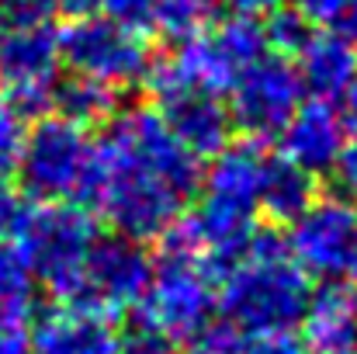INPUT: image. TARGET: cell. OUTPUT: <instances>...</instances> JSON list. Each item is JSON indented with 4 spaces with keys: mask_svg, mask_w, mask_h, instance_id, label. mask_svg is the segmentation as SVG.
Segmentation results:
<instances>
[{
    "mask_svg": "<svg viewBox=\"0 0 357 354\" xmlns=\"http://www.w3.org/2000/svg\"><path fill=\"white\" fill-rule=\"evenodd\" d=\"M309 35H312V28L295 14V10H284V7H278L274 14H267V21H264V38H267V49H274V56H298V49L309 42Z\"/></svg>",
    "mask_w": 357,
    "mask_h": 354,
    "instance_id": "cell-22",
    "label": "cell"
},
{
    "mask_svg": "<svg viewBox=\"0 0 357 354\" xmlns=\"http://www.w3.org/2000/svg\"><path fill=\"white\" fill-rule=\"evenodd\" d=\"M347 146V121L330 101H302L288 125L281 128V156L302 167L305 174L333 170L337 156Z\"/></svg>",
    "mask_w": 357,
    "mask_h": 354,
    "instance_id": "cell-14",
    "label": "cell"
},
{
    "mask_svg": "<svg viewBox=\"0 0 357 354\" xmlns=\"http://www.w3.org/2000/svg\"><path fill=\"white\" fill-rule=\"evenodd\" d=\"M246 334L239 330L233 320H208L191 341H188V354H246Z\"/></svg>",
    "mask_w": 357,
    "mask_h": 354,
    "instance_id": "cell-23",
    "label": "cell"
},
{
    "mask_svg": "<svg viewBox=\"0 0 357 354\" xmlns=\"http://www.w3.org/2000/svg\"><path fill=\"white\" fill-rule=\"evenodd\" d=\"M333 174H337L340 188H344L351 198H357V132H354V139H347L344 153L337 156V163H333Z\"/></svg>",
    "mask_w": 357,
    "mask_h": 354,
    "instance_id": "cell-28",
    "label": "cell"
},
{
    "mask_svg": "<svg viewBox=\"0 0 357 354\" xmlns=\"http://www.w3.org/2000/svg\"><path fill=\"white\" fill-rule=\"evenodd\" d=\"M298 80L316 101H344L357 87V49L347 35L337 31H312L309 42L298 49Z\"/></svg>",
    "mask_w": 357,
    "mask_h": 354,
    "instance_id": "cell-17",
    "label": "cell"
},
{
    "mask_svg": "<svg viewBox=\"0 0 357 354\" xmlns=\"http://www.w3.org/2000/svg\"><path fill=\"white\" fill-rule=\"evenodd\" d=\"M344 28H347V35H354L357 38V0H351V7H347V14H344V21H340Z\"/></svg>",
    "mask_w": 357,
    "mask_h": 354,
    "instance_id": "cell-34",
    "label": "cell"
},
{
    "mask_svg": "<svg viewBox=\"0 0 357 354\" xmlns=\"http://www.w3.org/2000/svg\"><path fill=\"white\" fill-rule=\"evenodd\" d=\"M59 56L77 77L98 80L112 91L142 84L153 70L146 38L108 21L105 14H80L59 28Z\"/></svg>",
    "mask_w": 357,
    "mask_h": 354,
    "instance_id": "cell-6",
    "label": "cell"
},
{
    "mask_svg": "<svg viewBox=\"0 0 357 354\" xmlns=\"http://www.w3.org/2000/svg\"><path fill=\"white\" fill-rule=\"evenodd\" d=\"M160 118L170 128V135L195 156H215L219 149L229 146L233 135V118L229 108L205 91H163L156 94Z\"/></svg>",
    "mask_w": 357,
    "mask_h": 354,
    "instance_id": "cell-15",
    "label": "cell"
},
{
    "mask_svg": "<svg viewBox=\"0 0 357 354\" xmlns=\"http://www.w3.org/2000/svg\"><path fill=\"white\" fill-rule=\"evenodd\" d=\"M91 135L84 125H73L59 115L38 118L28 128L21 153V184L38 202H63L80 195V184L91 167Z\"/></svg>",
    "mask_w": 357,
    "mask_h": 354,
    "instance_id": "cell-8",
    "label": "cell"
},
{
    "mask_svg": "<svg viewBox=\"0 0 357 354\" xmlns=\"http://www.w3.org/2000/svg\"><path fill=\"white\" fill-rule=\"evenodd\" d=\"M236 14H246V17H260V14H274L284 0H226Z\"/></svg>",
    "mask_w": 357,
    "mask_h": 354,
    "instance_id": "cell-31",
    "label": "cell"
},
{
    "mask_svg": "<svg viewBox=\"0 0 357 354\" xmlns=\"http://www.w3.org/2000/svg\"><path fill=\"white\" fill-rule=\"evenodd\" d=\"M347 274L354 278V285H357V239H354V250H351V260H347Z\"/></svg>",
    "mask_w": 357,
    "mask_h": 354,
    "instance_id": "cell-35",
    "label": "cell"
},
{
    "mask_svg": "<svg viewBox=\"0 0 357 354\" xmlns=\"http://www.w3.org/2000/svg\"><path fill=\"white\" fill-rule=\"evenodd\" d=\"M52 7H59V10H70V14H91V7H98L101 0H49Z\"/></svg>",
    "mask_w": 357,
    "mask_h": 354,
    "instance_id": "cell-32",
    "label": "cell"
},
{
    "mask_svg": "<svg viewBox=\"0 0 357 354\" xmlns=\"http://www.w3.org/2000/svg\"><path fill=\"white\" fill-rule=\"evenodd\" d=\"M101 7L108 21L135 35H146L149 28H156V0H101Z\"/></svg>",
    "mask_w": 357,
    "mask_h": 354,
    "instance_id": "cell-25",
    "label": "cell"
},
{
    "mask_svg": "<svg viewBox=\"0 0 357 354\" xmlns=\"http://www.w3.org/2000/svg\"><path fill=\"white\" fill-rule=\"evenodd\" d=\"M10 233L31 278H38L56 302L80 299L84 264L98 239L94 216L87 209L66 202H35L31 209L17 212Z\"/></svg>",
    "mask_w": 357,
    "mask_h": 354,
    "instance_id": "cell-3",
    "label": "cell"
},
{
    "mask_svg": "<svg viewBox=\"0 0 357 354\" xmlns=\"http://www.w3.org/2000/svg\"><path fill=\"white\" fill-rule=\"evenodd\" d=\"M344 121H347V128H354L357 132V87H351V94L344 98Z\"/></svg>",
    "mask_w": 357,
    "mask_h": 354,
    "instance_id": "cell-33",
    "label": "cell"
},
{
    "mask_svg": "<svg viewBox=\"0 0 357 354\" xmlns=\"http://www.w3.org/2000/svg\"><path fill=\"white\" fill-rule=\"evenodd\" d=\"M246 354H312L295 334H264L246 344Z\"/></svg>",
    "mask_w": 357,
    "mask_h": 354,
    "instance_id": "cell-27",
    "label": "cell"
},
{
    "mask_svg": "<svg viewBox=\"0 0 357 354\" xmlns=\"http://www.w3.org/2000/svg\"><path fill=\"white\" fill-rule=\"evenodd\" d=\"M305 348L312 354H357V285L330 278L312 292L305 316Z\"/></svg>",
    "mask_w": 357,
    "mask_h": 354,
    "instance_id": "cell-16",
    "label": "cell"
},
{
    "mask_svg": "<svg viewBox=\"0 0 357 354\" xmlns=\"http://www.w3.org/2000/svg\"><path fill=\"white\" fill-rule=\"evenodd\" d=\"M357 239V209L340 198H316L288 233V250L295 264L312 278H337L347 274V260Z\"/></svg>",
    "mask_w": 357,
    "mask_h": 354,
    "instance_id": "cell-11",
    "label": "cell"
},
{
    "mask_svg": "<svg viewBox=\"0 0 357 354\" xmlns=\"http://www.w3.org/2000/svg\"><path fill=\"white\" fill-rule=\"evenodd\" d=\"M222 0H156V28L170 38H191L208 31V24L219 17Z\"/></svg>",
    "mask_w": 357,
    "mask_h": 354,
    "instance_id": "cell-21",
    "label": "cell"
},
{
    "mask_svg": "<svg viewBox=\"0 0 357 354\" xmlns=\"http://www.w3.org/2000/svg\"><path fill=\"white\" fill-rule=\"evenodd\" d=\"M31 313V271L14 243L0 239V323H24Z\"/></svg>",
    "mask_w": 357,
    "mask_h": 354,
    "instance_id": "cell-20",
    "label": "cell"
},
{
    "mask_svg": "<svg viewBox=\"0 0 357 354\" xmlns=\"http://www.w3.org/2000/svg\"><path fill=\"white\" fill-rule=\"evenodd\" d=\"M17 212H21L17 191H14V184H10L7 177H0V236L10 233V226H14Z\"/></svg>",
    "mask_w": 357,
    "mask_h": 354,
    "instance_id": "cell-30",
    "label": "cell"
},
{
    "mask_svg": "<svg viewBox=\"0 0 357 354\" xmlns=\"http://www.w3.org/2000/svg\"><path fill=\"white\" fill-rule=\"evenodd\" d=\"M302 80L298 70L284 56H260L250 63L233 84V101H229V118L246 132V139L264 142L281 135L288 118L302 105Z\"/></svg>",
    "mask_w": 357,
    "mask_h": 354,
    "instance_id": "cell-9",
    "label": "cell"
},
{
    "mask_svg": "<svg viewBox=\"0 0 357 354\" xmlns=\"http://www.w3.org/2000/svg\"><path fill=\"white\" fill-rule=\"evenodd\" d=\"M264 170H267V156H264L260 142H253V139L229 142L226 149H219L212 156V167L202 181L205 191H202L198 205L226 212V216H239V219H257Z\"/></svg>",
    "mask_w": 357,
    "mask_h": 354,
    "instance_id": "cell-12",
    "label": "cell"
},
{
    "mask_svg": "<svg viewBox=\"0 0 357 354\" xmlns=\"http://www.w3.org/2000/svg\"><path fill=\"white\" fill-rule=\"evenodd\" d=\"M267 56V38H264V21L233 14L212 31L191 35L177 45V52L163 63H153L149 84L153 94L163 91H205V94H226L233 91L236 77Z\"/></svg>",
    "mask_w": 357,
    "mask_h": 354,
    "instance_id": "cell-4",
    "label": "cell"
},
{
    "mask_svg": "<svg viewBox=\"0 0 357 354\" xmlns=\"http://www.w3.org/2000/svg\"><path fill=\"white\" fill-rule=\"evenodd\" d=\"M153 281V260L139 239L128 236H105L94 239L87 264H84V288L73 306H91L105 316H119L135 309Z\"/></svg>",
    "mask_w": 357,
    "mask_h": 354,
    "instance_id": "cell-10",
    "label": "cell"
},
{
    "mask_svg": "<svg viewBox=\"0 0 357 354\" xmlns=\"http://www.w3.org/2000/svg\"><path fill=\"white\" fill-rule=\"evenodd\" d=\"M24 139H28L24 115L14 112L7 101H0V177L17 170L21 153H24Z\"/></svg>",
    "mask_w": 357,
    "mask_h": 354,
    "instance_id": "cell-24",
    "label": "cell"
},
{
    "mask_svg": "<svg viewBox=\"0 0 357 354\" xmlns=\"http://www.w3.org/2000/svg\"><path fill=\"white\" fill-rule=\"evenodd\" d=\"M312 202H316V181H312V174H305L302 167H295L284 156L267 160L264 184H260V209L274 223H295Z\"/></svg>",
    "mask_w": 357,
    "mask_h": 354,
    "instance_id": "cell-18",
    "label": "cell"
},
{
    "mask_svg": "<svg viewBox=\"0 0 357 354\" xmlns=\"http://www.w3.org/2000/svg\"><path fill=\"white\" fill-rule=\"evenodd\" d=\"M0 354H31V334L24 323H0Z\"/></svg>",
    "mask_w": 357,
    "mask_h": 354,
    "instance_id": "cell-29",
    "label": "cell"
},
{
    "mask_svg": "<svg viewBox=\"0 0 357 354\" xmlns=\"http://www.w3.org/2000/svg\"><path fill=\"white\" fill-rule=\"evenodd\" d=\"M351 0H291V10L312 28V24H337L344 21Z\"/></svg>",
    "mask_w": 357,
    "mask_h": 354,
    "instance_id": "cell-26",
    "label": "cell"
},
{
    "mask_svg": "<svg viewBox=\"0 0 357 354\" xmlns=\"http://www.w3.org/2000/svg\"><path fill=\"white\" fill-rule=\"evenodd\" d=\"M31 334V354H121V330L112 316L91 309L59 302L45 309Z\"/></svg>",
    "mask_w": 357,
    "mask_h": 354,
    "instance_id": "cell-13",
    "label": "cell"
},
{
    "mask_svg": "<svg viewBox=\"0 0 357 354\" xmlns=\"http://www.w3.org/2000/svg\"><path fill=\"white\" fill-rule=\"evenodd\" d=\"M52 105L59 108V118L73 121V125H98V121H112L119 112V91L87 80V77H59L56 91H52Z\"/></svg>",
    "mask_w": 357,
    "mask_h": 354,
    "instance_id": "cell-19",
    "label": "cell"
},
{
    "mask_svg": "<svg viewBox=\"0 0 357 354\" xmlns=\"http://www.w3.org/2000/svg\"><path fill=\"white\" fill-rule=\"evenodd\" d=\"M59 28L52 21H0V87L21 115H42L59 84Z\"/></svg>",
    "mask_w": 357,
    "mask_h": 354,
    "instance_id": "cell-7",
    "label": "cell"
},
{
    "mask_svg": "<svg viewBox=\"0 0 357 354\" xmlns=\"http://www.w3.org/2000/svg\"><path fill=\"white\" fill-rule=\"evenodd\" d=\"M198 184V160L170 135L160 112L132 108L112 118L94 142L80 195L115 233L142 243L184 216Z\"/></svg>",
    "mask_w": 357,
    "mask_h": 354,
    "instance_id": "cell-1",
    "label": "cell"
},
{
    "mask_svg": "<svg viewBox=\"0 0 357 354\" xmlns=\"http://www.w3.org/2000/svg\"><path fill=\"white\" fill-rule=\"evenodd\" d=\"M215 274L188 257H167L153 267V281L135 306V323L163 337L170 348L188 344L215 309Z\"/></svg>",
    "mask_w": 357,
    "mask_h": 354,
    "instance_id": "cell-5",
    "label": "cell"
},
{
    "mask_svg": "<svg viewBox=\"0 0 357 354\" xmlns=\"http://www.w3.org/2000/svg\"><path fill=\"white\" fill-rule=\"evenodd\" d=\"M312 299L309 274L295 264L288 239L267 230L257 233L236 267L222 278V316L243 334H291Z\"/></svg>",
    "mask_w": 357,
    "mask_h": 354,
    "instance_id": "cell-2",
    "label": "cell"
}]
</instances>
